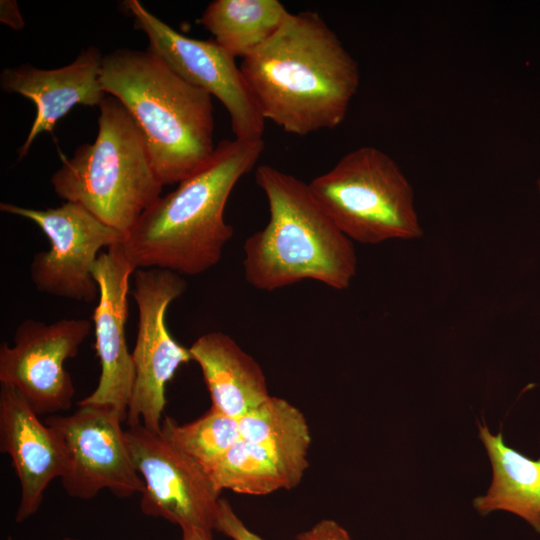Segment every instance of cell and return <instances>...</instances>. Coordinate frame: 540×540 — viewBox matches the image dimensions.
<instances>
[{"mask_svg":"<svg viewBox=\"0 0 540 540\" xmlns=\"http://www.w3.org/2000/svg\"><path fill=\"white\" fill-rule=\"evenodd\" d=\"M240 68L263 118L298 136L339 126L360 83L357 62L315 11L290 12Z\"/></svg>","mask_w":540,"mask_h":540,"instance_id":"cell-1","label":"cell"},{"mask_svg":"<svg viewBox=\"0 0 540 540\" xmlns=\"http://www.w3.org/2000/svg\"><path fill=\"white\" fill-rule=\"evenodd\" d=\"M263 150V140L224 139L203 168L157 198L123 242L136 269L197 275L219 263L233 236V227L224 217L227 201Z\"/></svg>","mask_w":540,"mask_h":540,"instance_id":"cell-2","label":"cell"},{"mask_svg":"<svg viewBox=\"0 0 540 540\" xmlns=\"http://www.w3.org/2000/svg\"><path fill=\"white\" fill-rule=\"evenodd\" d=\"M100 82L132 116L163 186L180 183L211 159L216 148L211 95L157 54L116 49L104 55Z\"/></svg>","mask_w":540,"mask_h":540,"instance_id":"cell-3","label":"cell"},{"mask_svg":"<svg viewBox=\"0 0 540 540\" xmlns=\"http://www.w3.org/2000/svg\"><path fill=\"white\" fill-rule=\"evenodd\" d=\"M255 180L266 196L269 219L244 242L247 283L263 291L307 279L348 288L357 272L353 241L325 213L309 184L267 164L257 167Z\"/></svg>","mask_w":540,"mask_h":540,"instance_id":"cell-4","label":"cell"},{"mask_svg":"<svg viewBox=\"0 0 540 540\" xmlns=\"http://www.w3.org/2000/svg\"><path fill=\"white\" fill-rule=\"evenodd\" d=\"M98 107L94 142L78 146L70 158L62 156L51 184L60 199L79 204L126 235L160 197L163 185L124 105L110 95Z\"/></svg>","mask_w":540,"mask_h":540,"instance_id":"cell-5","label":"cell"},{"mask_svg":"<svg viewBox=\"0 0 540 540\" xmlns=\"http://www.w3.org/2000/svg\"><path fill=\"white\" fill-rule=\"evenodd\" d=\"M308 184L325 213L352 241L376 245L423 235L409 180L377 147L346 153Z\"/></svg>","mask_w":540,"mask_h":540,"instance_id":"cell-6","label":"cell"},{"mask_svg":"<svg viewBox=\"0 0 540 540\" xmlns=\"http://www.w3.org/2000/svg\"><path fill=\"white\" fill-rule=\"evenodd\" d=\"M176 272L141 268L134 272L133 298L138 310V329L132 354L134 384L125 423L141 424L161 432L166 406V385L176 370L192 360L189 348L179 344L166 324L168 306L186 290Z\"/></svg>","mask_w":540,"mask_h":540,"instance_id":"cell-7","label":"cell"},{"mask_svg":"<svg viewBox=\"0 0 540 540\" xmlns=\"http://www.w3.org/2000/svg\"><path fill=\"white\" fill-rule=\"evenodd\" d=\"M0 210L32 221L50 242L49 250L34 254L29 267L38 291L79 302L96 301V260L102 248L123 243L124 233L72 202L45 210L2 202Z\"/></svg>","mask_w":540,"mask_h":540,"instance_id":"cell-8","label":"cell"},{"mask_svg":"<svg viewBox=\"0 0 540 540\" xmlns=\"http://www.w3.org/2000/svg\"><path fill=\"white\" fill-rule=\"evenodd\" d=\"M126 7L135 27L146 35L148 48L184 80L218 99L227 110L235 138L263 140V118L246 78L235 58L215 40L190 38L148 11L140 1Z\"/></svg>","mask_w":540,"mask_h":540,"instance_id":"cell-9","label":"cell"},{"mask_svg":"<svg viewBox=\"0 0 540 540\" xmlns=\"http://www.w3.org/2000/svg\"><path fill=\"white\" fill-rule=\"evenodd\" d=\"M45 423L63 444L67 467L61 478L68 496L92 499L107 489L119 498L142 493L144 482L132 461L124 423L112 407L78 405L70 415H51Z\"/></svg>","mask_w":540,"mask_h":540,"instance_id":"cell-10","label":"cell"},{"mask_svg":"<svg viewBox=\"0 0 540 540\" xmlns=\"http://www.w3.org/2000/svg\"><path fill=\"white\" fill-rule=\"evenodd\" d=\"M125 440L144 482L140 508L147 516L193 527L213 538L220 493L206 471L161 434L138 424Z\"/></svg>","mask_w":540,"mask_h":540,"instance_id":"cell-11","label":"cell"},{"mask_svg":"<svg viewBox=\"0 0 540 540\" xmlns=\"http://www.w3.org/2000/svg\"><path fill=\"white\" fill-rule=\"evenodd\" d=\"M91 329L84 318L49 324L23 320L15 330L14 344L0 345V383L19 391L38 416L69 410L75 387L64 364L77 355Z\"/></svg>","mask_w":540,"mask_h":540,"instance_id":"cell-12","label":"cell"},{"mask_svg":"<svg viewBox=\"0 0 540 540\" xmlns=\"http://www.w3.org/2000/svg\"><path fill=\"white\" fill-rule=\"evenodd\" d=\"M135 270L123 243L102 251L96 260L93 277L99 288V299L92 319L101 371L94 391L78 402V405L112 407L124 422L135 375L125 332L129 280Z\"/></svg>","mask_w":540,"mask_h":540,"instance_id":"cell-13","label":"cell"},{"mask_svg":"<svg viewBox=\"0 0 540 540\" xmlns=\"http://www.w3.org/2000/svg\"><path fill=\"white\" fill-rule=\"evenodd\" d=\"M0 451L11 458L20 484L15 521L22 523L40 508L44 493L67 467L58 434L40 421L23 395L14 387H0Z\"/></svg>","mask_w":540,"mask_h":540,"instance_id":"cell-14","label":"cell"},{"mask_svg":"<svg viewBox=\"0 0 540 540\" xmlns=\"http://www.w3.org/2000/svg\"><path fill=\"white\" fill-rule=\"evenodd\" d=\"M103 59L101 51L91 45L60 68L40 69L24 64L2 70L1 88L28 98L36 106L31 128L17 151L19 160L41 133H52L57 122L76 105L99 106L103 102L107 94L100 82Z\"/></svg>","mask_w":540,"mask_h":540,"instance_id":"cell-15","label":"cell"},{"mask_svg":"<svg viewBox=\"0 0 540 540\" xmlns=\"http://www.w3.org/2000/svg\"><path fill=\"white\" fill-rule=\"evenodd\" d=\"M189 350L201 369L212 409L238 420L270 397L261 366L229 335L205 333Z\"/></svg>","mask_w":540,"mask_h":540,"instance_id":"cell-16","label":"cell"},{"mask_svg":"<svg viewBox=\"0 0 540 540\" xmlns=\"http://www.w3.org/2000/svg\"><path fill=\"white\" fill-rule=\"evenodd\" d=\"M310 444L254 443L240 439L206 473L215 488L267 495L300 483Z\"/></svg>","mask_w":540,"mask_h":540,"instance_id":"cell-17","label":"cell"},{"mask_svg":"<svg viewBox=\"0 0 540 540\" xmlns=\"http://www.w3.org/2000/svg\"><path fill=\"white\" fill-rule=\"evenodd\" d=\"M478 429L493 478L487 493L474 499L475 509L484 515L496 510L513 513L540 533V458L532 460L510 448L502 433L491 434L484 422Z\"/></svg>","mask_w":540,"mask_h":540,"instance_id":"cell-18","label":"cell"},{"mask_svg":"<svg viewBox=\"0 0 540 540\" xmlns=\"http://www.w3.org/2000/svg\"><path fill=\"white\" fill-rule=\"evenodd\" d=\"M290 11L278 0H214L198 23L233 58H247L282 26Z\"/></svg>","mask_w":540,"mask_h":540,"instance_id":"cell-19","label":"cell"},{"mask_svg":"<svg viewBox=\"0 0 540 540\" xmlns=\"http://www.w3.org/2000/svg\"><path fill=\"white\" fill-rule=\"evenodd\" d=\"M161 434L205 471L240 440L238 420L212 408L198 419L185 424L165 416Z\"/></svg>","mask_w":540,"mask_h":540,"instance_id":"cell-20","label":"cell"},{"mask_svg":"<svg viewBox=\"0 0 540 540\" xmlns=\"http://www.w3.org/2000/svg\"><path fill=\"white\" fill-rule=\"evenodd\" d=\"M240 439L260 443H309L310 430L303 413L279 397H268L238 419Z\"/></svg>","mask_w":540,"mask_h":540,"instance_id":"cell-21","label":"cell"},{"mask_svg":"<svg viewBox=\"0 0 540 540\" xmlns=\"http://www.w3.org/2000/svg\"><path fill=\"white\" fill-rule=\"evenodd\" d=\"M215 530L232 540H263L244 525L225 499L219 502Z\"/></svg>","mask_w":540,"mask_h":540,"instance_id":"cell-22","label":"cell"},{"mask_svg":"<svg viewBox=\"0 0 540 540\" xmlns=\"http://www.w3.org/2000/svg\"><path fill=\"white\" fill-rule=\"evenodd\" d=\"M296 540H350V536L336 521L323 519L298 535Z\"/></svg>","mask_w":540,"mask_h":540,"instance_id":"cell-23","label":"cell"},{"mask_svg":"<svg viewBox=\"0 0 540 540\" xmlns=\"http://www.w3.org/2000/svg\"><path fill=\"white\" fill-rule=\"evenodd\" d=\"M0 21L14 30H21L24 28L25 22L17 1H0Z\"/></svg>","mask_w":540,"mask_h":540,"instance_id":"cell-24","label":"cell"},{"mask_svg":"<svg viewBox=\"0 0 540 540\" xmlns=\"http://www.w3.org/2000/svg\"><path fill=\"white\" fill-rule=\"evenodd\" d=\"M182 537L181 540H213L203 531L193 527H181Z\"/></svg>","mask_w":540,"mask_h":540,"instance_id":"cell-25","label":"cell"},{"mask_svg":"<svg viewBox=\"0 0 540 540\" xmlns=\"http://www.w3.org/2000/svg\"><path fill=\"white\" fill-rule=\"evenodd\" d=\"M537 188H538V192H539V195H540V171H539V176H538V179H537Z\"/></svg>","mask_w":540,"mask_h":540,"instance_id":"cell-26","label":"cell"},{"mask_svg":"<svg viewBox=\"0 0 540 540\" xmlns=\"http://www.w3.org/2000/svg\"><path fill=\"white\" fill-rule=\"evenodd\" d=\"M60 540H79V539H74V538H70V537H65V538H62Z\"/></svg>","mask_w":540,"mask_h":540,"instance_id":"cell-27","label":"cell"}]
</instances>
